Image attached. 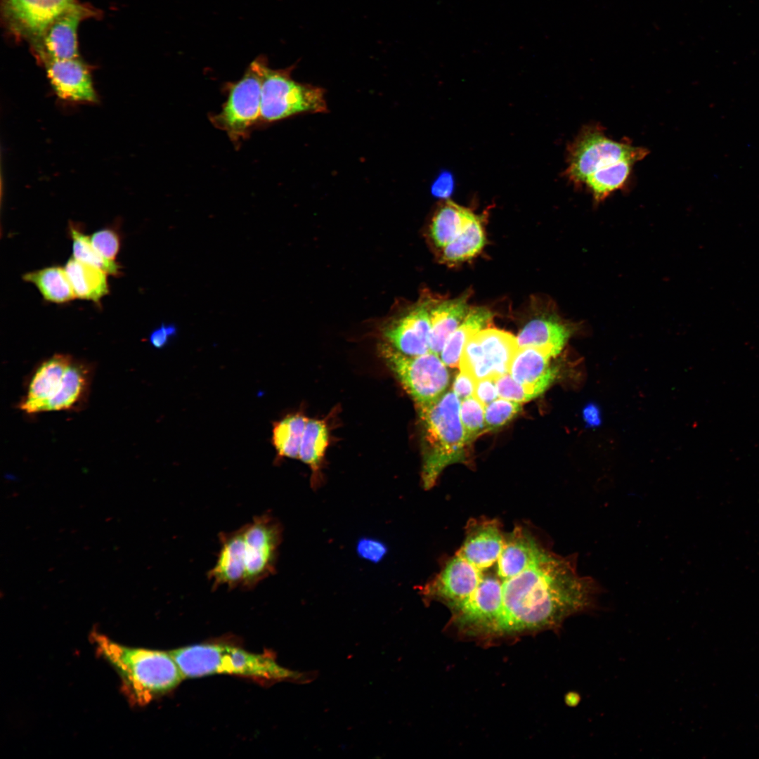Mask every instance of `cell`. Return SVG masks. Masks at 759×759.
Returning a JSON list of instances; mask_svg holds the SVG:
<instances>
[{"label": "cell", "instance_id": "e575fe53", "mask_svg": "<svg viewBox=\"0 0 759 759\" xmlns=\"http://www.w3.org/2000/svg\"><path fill=\"white\" fill-rule=\"evenodd\" d=\"M474 396L484 406L498 398L495 379L486 378L476 381Z\"/></svg>", "mask_w": 759, "mask_h": 759}, {"label": "cell", "instance_id": "9c48e42d", "mask_svg": "<svg viewBox=\"0 0 759 759\" xmlns=\"http://www.w3.org/2000/svg\"><path fill=\"white\" fill-rule=\"evenodd\" d=\"M518 348L517 338L512 334L495 328L482 329L464 346L459 368L476 381L496 379L509 372Z\"/></svg>", "mask_w": 759, "mask_h": 759}, {"label": "cell", "instance_id": "4fadbf2b", "mask_svg": "<svg viewBox=\"0 0 759 759\" xmlns=\"http://www.w3.org/2000/svg\"><path fill=\"white\" fill-rule=\"evenodd\" d=\"M51 86L61 100L91 103L98 100L88 67L79 59H39Z\"/></svg>", "mask_w": 759, "mask_h": 759}, {"label": "cell", "instance_id": "ba28073f", "mask_svg": "<svg viewBox=\"0 0 759 759\" xmlns=\"http://www.w3.org/2000/svg\"><path fill=\"white\" fill-rule=\"evenodd\" d=\"M267 63L264 56L252 61L242 78L229 84L222 110L212 118L213 124L224 130L232 141L247 136L261 121L262 77Z\"/></svg>", "mask_w": 759, "mask_h": 759}, {"label": "cell", "instance_id": "9a60e30c", "mask_svg": "<svg viewBox=\"0 0 759 759\" xmlns=\"http://www.w3.org/2000/svg\"><path fill=\"white\" fill-rule=\"evenodd\" d=\"M220 548L214 566L208 572L213 588L226 586L242 588L245 566L244 537L242 527L219 535Z\"/></svg>", "mask_w": 759, "mask_h": 759}, {"label": "cell", "instance_id": "f546056e", "mask_svg": "<svg viewBox=\"0 0 759 759\" xmlns=\"http://www.w3.org/2000/svg\"><path fill=\"white\" fill-rule=\"evenodd\" d=\"M484 410L485 406L474 396L460 401V417L467 444L486 432Z\"/></svg>", "mask_w": 759, "mask_h": 759}, {"label": "cell", "instance_id": "4dcf8cb0", "mask_svg": "<svg viewBox=\"0 0 759 759\" xmlns=\"http://www.w3.org/2000/svg\"><path fill=\"white\" fill-rule=\"evenodd\" d=\"M521 408L520 403L498 397L485 406L486 432L504 426L511 421Z\"/></svg>", "mask_w": 759, "mask_h": 759}, {"label": "cell", "instance_id": "d6a6232c", "mask_svg": "<svg viewBox=\"0 0 759 759\" xmlns=\"http://www.w3.org/2000/svg\"><path fill=\"white\" fill-rule=\"evenodd\" d=\"M90 240L96 250L105 258L115 261L120 248V238L117 231L105 228L94 232Z\"/></svg>", "mask_w": 759, "mask_h": 759}, {"label": "cell", "instance_id": "ffe728a7", "mask_svg": "<svg viewBox=\"0 0 759 759\" xmlns=\"http://www.w3.org/2000/svg\"><path fill=\"white\" fill-rule=\"evenodd\" d=\"M64 268L76 298L99 303L108 294V274L100 268L74 258Z\"/></svg>", "mask_w": 759, "mask_h": 759}, {"label": "cell", "instance_id": "484cf974", "mask_svg": "<svg viewBox=\"0 0 759 759\" xmlns=\"http://www.w3.org/2000/svg\"><path fill=\"white\" fill-rule=\"evenodd\" d=\"M635 163L634 160L625 159L604 165L588 176L584 185L590 190L595 200H603L613 192L625 186Z\"/></svg>", "mask_w": 759, "mask_h": 759}, {"label": "cell", "instance_id": "d4e9b609", "mask_svg": "<svg viewBox=\"0 0 759 759\" xmlns=\"http://www.w3.org/2000/svg\"><path fill=\"white\" fill-rule=\"evenodd\" d=\"M22 279L34 285L48 301L63 304L76 298L64 268H44L24 274Z\"/></svg>", "mask_w": 759, "mask_h": 759}, {"label": "cell", "instance_id": "7402d4cb", "mask_svg": "<svg viewBox=\"0 0 759 759\" xmlns=\"http://www.w3.org/2000/svg\"><path fill=\"white\" fill-rule=\"evenodd\" d=\"M89 382V367L73 360L64 374L58 389L48 402L45 411L73 408L84 398Z\"/></svg>", "mask_w": 759, "mask_h": 759}, {"label": "cell", "instance_id": "83f0119b", "mask_svg": "<svg viewBox=\"0 0 759 759\" xmlns=\"http://www.w3.org/2000/svg\"><path fill=\"white\" fill-rule=\"evenodd\" d=\"M308 420L302 414L294 413L273 423L271 441L279 456L298 458Z\"/></svg>", "mask_w": 759, "mask_h": 759}, {"label": "cell", "instance_id": "d590c367", "mask_svg": "<svg viewBox=\"0 0 759 759\" xmlns=\"http://www.w3.org/2000/svg\"><path fill=\"white\" fill-rule=\"evenodd\" d=\"M476 380L468 372L460 370L455 378L452 391L462 401L474 396Z\"/></svg>", "mask_w": 759, "mask_h": 759}, {"label": "cell", "instance_id": "3957f363", "mask_svg": "<svg viewBox=\"0 0 759 759\" xmlns=\"http://www.w3.org/2000/svg\"><path fill=\"white\" fill-rule=\"evenodd\" d=\"M170 652L185 678L228 674L271 681H310L308 675L283 667L273 657L252 653L238 647L202 643L180 647Z\"/></svg>", "mask_w": 759, "mask_h": 759}, {"label": "cell", "instance_id": "5bb4252c", "mask_svg": "<svg viewBox=\"0 0 759 759\" xmlns=\"http://www.w3.org/2000/svg\"><path fill=\"white\" fill-rule=\"evenodd\" d=\"M430 309L429 301L422 302L392 321L383 332L388 344L409 356L430 351Z\"/></svg>", "mask_w": 759, "mask_h": 759}, {"label": "cell", "instance_id": "2e32d148", "mask_svg": "<svg viewBox=\"0 0 759 759\" xmlns=\"http://www.w3.org/2000/svg\"><path fill=\"white\" fill-rule=\"evenodd\" d=\"M72 361L67 354H56L43 362L30 379L27 394L19 406L20 409L27 413L45 411Z\"/></svg>", "mask_w": 759, "mask_h": 759}, {"label": "cell", "instance_id": "8992f818", "mask_svg": "<svg viewBox=\"0 0 759 759\" xmlns=\"http://www.w3.org/2000/svg\"><path fill=\"white\" fill-rule=\"evenodd\" d=\"M648 153L644 148L609 138L600 126L587 125L568 146L564 174L575 186H582L587 177L600 167L625 159L637 162Z\"/></svg>", "mask_w": 759, "mask_h": 759}, {"label": "cell", "instance_id": "4316f807", "mask_svg": "<svg viewBox=\"0 0 759 759\" xmlns=\"http://www.w3.org/2000/svg\"><path fill=\"white\" fill-rule=\"evenodd\" d=\"M485 242L481 219L475 214L458 236L443 248L441 260L448 264L467 261L480 252Z\"/></svg>", "mask_w": 759, "mask_h": 759}, {"label": "cell", "instance_id": "836d02e7", "mask_svg": "<svg viewBox=\"0 0 759 759\" xmlns=\"http://www.w3.org/2000/svg\"><path fill=\"white\" fill-rule=\"evenodd\" d=\"M356 549L361 558L374 563L382 561L388 552V547L383 541L372 537L360 538Z\"/></svg>", "mask_w": 759, "mask_h": 759}, {"label": "cell", "instance_id": "cb8c5ba5", "mask_svg": "<svg viewBox=\"0 0 759 759\" xmlns=\"http://www.w3.org/2000/svg\"><path fill=\"white\" fill-rule=\"evenodd\" d=\"M475 214L451 200L445 201L436 210L430 226L434 244L443 249L462 231Z\"/></svg>", "mask_w": 759, "mask_h": 759}, {"label": "cell", "instance_id": "ac0fdd59", "mask_svg": "<svg viewBox=\"0 0 759 759\" xmlns=\"http://www.w3.org/2000/svg\"><path fill=\"white\" fill-rule=\"evenodd\" d=\"M469 310L467 294L431 307L430 351L440 356L448 338L462 323Z\"/></svg>", "mask_w": 759, "mask_h": 759}, {"label": "cell", "instance_id": "8fae6325", "mask_svg": "<svg viewBox=\"0 0 759 759\" xmlns=\"http://www.w3.org/2000/svg\"><path fill=\"white\" fill-rule=\"evenodd\" d=\"M77 3L76 0H1V13L7 28L34 48L48 25Z\"/></svg>", "mask_w": 759, "mask_h": 759}, {"label": "cell", "instance_id": "52a82bcc", "mask_svg": "<svg viewBox=\"0 0 759 759\" xmlns=\"http://www.w3.org/2000/svg\"><path fill=\"white\" fill-rule=\"evenodd\" d=\"M379 351L417 408L435 402L447 391L450 375L439 355L429 351L420 356H409L388 344H381Z\"/></svg>", "mask_w": 759, "mask_h": 759}, {"label": "cell", "instance_id": "5b68a950", "mask_svg": "<svg viewBox=\"0 0 759 759\" xmlns=\"http://www.w3.org/2000/svg\"><path fill=\"white\" fill-rule=\"evenodd\" d=\"M294 66L264 69L261 84V121L268 123L305 113L327 111L325 91L292 77Z\"/></svg>", "mask_w": 759, "mask_h": 759}, {"label": "cell", "instance_id": "8d00e7d4", "mask_svg": "<svg viewBox=\"0 0 759 759\" xmlns=\"http://www.w3.org/2000/svg\"><path fill=\"white\" fill-rule=\"evenodd\" d=\"M176 333V327L174 325L162 323L151 332L149 341L153 347L162 349L169 343Z\"/></svg>", "mask_w": 759, "mask_h": 759}, {"label": "cell", "instance_id": "d6986e66", "mask_svg": "<svg viewBox=\"0 0 759 759\" xmlns=\"http://www.w3.org/2000/svg\"><path fill=\"white\" fill-rule=\"evenodd\" d=\"M570 335L569 327L552 318H538L528 322L517 337L519 348L534 346L554 358L562 350Z\"/></svg>", "mask_w": 759, "mask_h": 759}, {"label": "cell", "instance_id": "74e56055", "mask_svg": "<svg viewBox=\"0 0 759 759\" xmlns=\"http://www.w3.org/2000/svg\"><path fill=\"white\" fill-rule=\"evenodd\" d=\"M453 188V179L452 176L448 173H443L434 182L432 191L437 197H446L450 195Z\"/></svg>", "mask_w": 759, "mask_h": 759}, {"label": "cell", "instance_id": "f35d334b", "mask_svg": "<svg viewBox=\"0 0 759 759\" xmlns=\"http://www.w3.org/2000/svg\"><path fill=\"white\" fill-rule=\"evenodd\" d=\"M583 417L586 424L590 427H595L600 424V411L594 404H589L585 407L583 410Z\"/></svg>", "mask_w": 759, "mask_h": 759}, {"label": "cell", "instance_id": "6da1fadb", "mask_svg": "<svg viewBox=\"0 0 759 759\" xmlns=\"http://www.w3.org/2000/svg\"><path fill=\"white\" fill-rule=\"evenodd\" d=\"M465 538L420 587L425 602L450 611L447 629L490 645L551 630L595 606L598 587L577 571L576 557L549 549L529 528L505 531L496 518L470 519Z\"/></svg>", "mask_w": 759, "mask_h": 759}, {"label": "cell", "instance_id": "7c38bea8", "mask_svg": "<svg viewBox=\"0 0 759 759\" xmlns=\"http://www.w3.org/2000/svg\"><path fill=\"white\" fill-rule=\"evenodd\" d=\"M93 13L78 2L59 15L47 27L39 43L33 48L41 59H73L79 58L77 30L79 23Z\"/></svg>", "mask_w": 759, "mask_h": 759}, {"label": "cell", "instance_id": "f1b7e54d", "mask_svg": "<svg viewBox=\"0 0 759 759\" xmlns=\"http://www.w3.org/2000/svg\"><path fill=\"white\" fill-rule=\"evenodd\" d=\"M70 235L72 240L73 258L83 263L95 266L107 274L118 275L120 266L115 261L103 257L93 247L90 236L85 235L73 225L70 226Z\"/></svg>", "mask_w": 759, "mask_h": 759}, {"label": "cell", "instance_id": "44dd1931", "mask_svg": "<svg viewBox=\"0 0 759 759\" xmlns=\"http://www.w3.org/2000/svg\"><path fill=\"white\" fill-rule=\"evenodd\" d=\"M493 313L485 307H474L457 329L449 336L440 353L446 366L459 367L462 350L470 337L484 329L492 320Z\"/></svg>", "mask_w": 759, "mask_h": 759}, {"label": "cell", "instance_id": "7a4b0ae2", "mask_svg": "<svg viewBox=\"0 0 759 759\" xmlns=\"http://www.w3.org/2000/svg\"><path fill=\"white\" fill-rule=\"evenodd\" d=\"M91 637L98 654L117 672L131 703L145 705L185 678L170 651L127 647L96 632Z\"/></svg>", "mask_w": 759, "mask_h": 759}, {"label": "cell", "instance_id": "277c9868", "mask_svg": "<svg viewBox=\"0 0 759 759\" xmlns=\"http://www.w3.org/2000/svg\"><path fill=\"white\" fill-rule=\"evenodd\" d=\"M460 404L450 390L435 402L417 408L422 426L421 479L425 490L435 486L448 465L466 460Z\"/></svg>", "mask_w": 759, "mask_h": 759}, {"label": "cell", "instance_id": "e0dca14e", "mask_svg": "<svg viewBox=\"0 0 759 759\" xmlns=\"http://www.w3.org/2000/svg\"><path fill=\"white\" fill-rule=\"evenodd\" d=\"M552 358L549 352L540 348H518L509 373L516 382L533 389L540 395L557 376L556 368L550 366Z\"/></svg>", "mask_w": 759, "mask_h": 759}, {"label": "cell", "instance_id": "30bf717a", "mask_svg": "<svg viewBox=\"0 0 759 759\" xmlns=\"http://www.w3.org/2000/svg\"><path fill=\"white\" fill-rule=\"evenodd\" d=\"M245 576L244 590H252L275 571L282 540L281 524L271 514L253 518L242 526Z\"/></svg>", "mask_w": 759, "mask_h": 759}, {"label": "cell", "instance_id": "1f68e13d", "mask_svg": "<svg viewBox=\"0 0 759 759\" xmlns=\"http://www.w3.org/2000/svg\"><path fill=\"white\" fill-rule=\"evenodd\" d=\"M498 396L520 403L536 398L539 394L533 389L516 382L508 372L495 379Z\"/></svg>", "mask_w": 759, "mask_h": 759}, {"label": "cell", "instance_id": "603a6c76", "mask_svg": "<svg viewBox=\"0 0 759 759\" xmlns=\"http://www.w3.org/2000/svg\"><path fill=\"white\" fill-rule=\"evenodd\" d=\"M329 443L326 422L309 419L304 432L298 458L309 465L312 472L311 485L314 488L321 484V467Z\"/></svg>", "mask_w": 759, "mask_h": 759}]
</instances>
